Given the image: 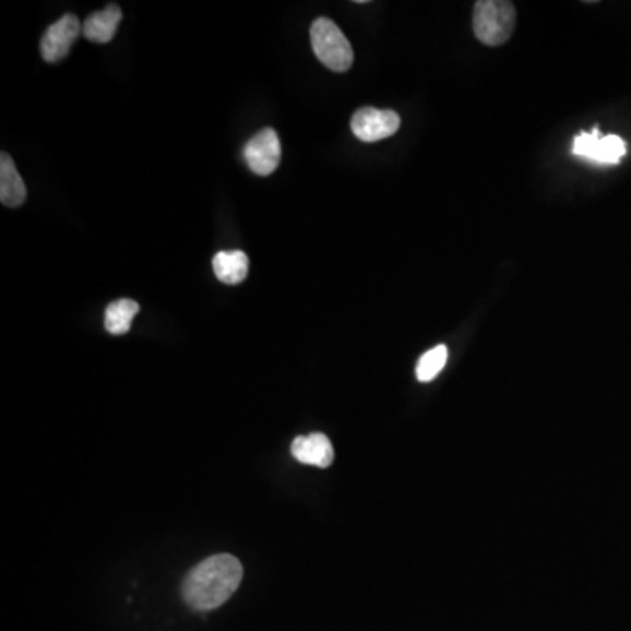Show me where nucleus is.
Returning a JSON list of instances; mask_svg holds the SVG:
<instances>
[{
    "label": "nucleus",
    "instance_id": "obj_5",
    "mask_svg": "<svg viewBox=\"0 0 631 631\" xmlns=\"http://www.w3.org/2000/svg\"><path fill=\"white\" fill-rule=\"evenodd\" d=\"M401 129V116L390 109L361 107L353 115L352 130L364 143H378L392 138Z\"/></svg>",
    "mask_w": 631,
    "mask_h": 631
},
{
    "label": "nucleus",
    "instance_id": "obj_7",
    "mask_svg": "<svg viewBox=\"0 0 631 631\" xmlns=\"http://www.w3.org/2000/svg\"><path fill=\"white\" fill-rule=\"evenodd\" d=\"M245 158L249 169L257 176H271L279 167V135L274 129L260 130L245 146Z\"/></svg>",
    "mask_w": 631,
    "mask_h": 631
},
{
    "label": "nucleus",
    "instance_id": "obj_9",
    "mask_svg": "<svg viewBox=\"0 0 631 631\" xmlns=\"http://www.w3.org/2000/svg\"><path fill=\"white\" fill-rule=\"evenodd\" d=\"M27 201V188L8 153L0 155V202L5 207H22Z\"/></svg>",
    "mask_w": 631,
    "mask_h": 631
},
{
    "label": "nucleus",
    "instance_id": "obj_8",
    "mask_svg": "<svg viewBox=\"0 0 631 631\" xmlns=\"http://www.w3.org/2000/svg\"><path fill=\"white\" fill-rule=\"evenodd\" d=\"M291 454L298 462L314 467L326 468L334 463V448L329 437L323 433L297 437L291 444Z\"/></svg>",
    "mask_w": 631,
    "mask_h": 631
},
{
    "label": "nucleus",
    "instance_id": "obj_12",
    "mask_svg": "<svg viewBox=\"0 0 631 631\" xmlns=\"http://www.w3.org/2000/svg\"><path fill=\"white\" fill-rule=\"evenodd\" d=\"M139 312V303L130 298H121L116 302L109 303L104 314V325L107 332L112 335H123L129 332Z\"/></svg>",
    "mask_w": 631,
    "mask_h": 631
},
{
    "label": "nucleus",
    "instance_id": "obj_1",
    "mask_svg": "<svg viewBox=\"0 0 631 631\" xmlns=\"http://www.w3.org/2000/svg\"><path fill=\"white\" fill-rule=\"evenodd\" d=\"M242 564L236 556L216 555L193 567L182 581V598L192 609L213 610L237 592Z\"/></svg>",
    "mask_w": 631,
    "mask_h": 631
},
{
    "label": "nucleus",
    "instance_id": "obj_3",
    "mask_svg": "<svg viewBox=\"0 0 631 631\" xmlns=\"http://www.w3.org/2000/svg\"><path fill=\"white\" fill-rule=\"evenodd\" d=\"M311 43L316 57L330 71L346 72L352 69L355 53L337 23L329 19L316 20L311 27Z\"/></svg>",
    "mask_w": 631,
    "mask_h": 631
},
{
    "label": "nucleus",
    "instance_id": "obj_11",
    "mask_svg": "<svg viewBox=\"0 0 631 631\" xmlns=\"http://www.w3.org/2000/svg\"><path fill=\"white\" fill-rule=\"evenodd\" d=\"M214 274L225 285H239L248 277L249 259L245 251H219L213 259Z\"/></svg>",
    "mask_w": 631,
    "mask_h": 631
},
{
    "label": "nucleus",
    "instance_id": "obj_10",
    "mask_svg": "<svg viewBox=\"0 0 631 631\" xmlns=\"http://www.w3.org/2000/svg\"><path fill=\"white\" fill-rule=\"evenodd\" d=\"M121 10L116 4H109L103 11L90 14L86 22L83 23V36L92 43L106 45L115 37L118 25L121 22Z\"/></svg>",
    "mask_w": 631,
    "mask_h": 631
},
{
    "label": "nucleus",
    "instance_id": "obj_2",
    "mask_svg": "<svg viewBox=\"0 0 631 631\" xmlns=\"http://www.w3.org/2000/svg\"><path fill=\"white\" fill-rule=\"evenodd\" d=\"M516 27V8L508 0H479L474 8V32L486 46L508 43Z\"/></svg>",
    "mask_w": 631,
    "mask_h": 631
},
{
    "label": "nucleus",
    "instance_id": "obj_4",
    "mask_svg": "<svg viewBox=\"0 0 631 631\" xmlns=\"http://www.w3.org/2000/svg\"><path fill=\"white\" fill-rule=\"evenodd\" d=\"M572 153L595 164L616 165L627 155V143L619 135H602L595 127L592 132H581L574 139Z\"/></svg>",
    "mask_w": 631,
    "mask_h": 631
},
{
    "label": "nucleus",
    "instance_id": "obj_13",
    "mask_svg": "<svg viewBox=\"0 0 631 631\" xmlns=\"http://www.w3.org/2000/svg\"><path fill=\"white\" fill-rule=\"evenodd\" d=\"M448 364V347L444 344L433 347L419 358L416 367V378L419 383H430L439 376L440 370Z\"/></svg>",
    "mask_w": 631,
    "mask_h": 631
},
{
    "label": "nucleus",
    "instance_id": "obj_6",
    "mask_svg": "<svg viewBox=\"0 0 631 631\" xmlns=\"http://www.w3.org/2000/svg\"><path fill=\"white\" fill-rule=\"evenodd\" d=\"M80 34H83V25L78 16L66 14L45 32L40 39V55L48 63L60 62L68 57Z\"/></svg>",
    "mask_w": 631,
    "mask_h": 631
}]
</instances>
